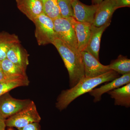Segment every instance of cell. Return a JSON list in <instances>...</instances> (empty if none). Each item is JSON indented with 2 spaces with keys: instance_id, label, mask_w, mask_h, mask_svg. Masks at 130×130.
<instances>
[{
  "instance_id": "6da1fadb",
  "label": "cell",
  "mask_w": 130,
  "mask_h": 130,
  "mask_svg": "<svg viewBox=\"0 0 130 130\" xmlns=\"http://www.w3.org/2000/svg\"><path fill=\"white\" fill-rule=\"evenodd\" d=\"M119 77V74L113 70L95 77H85L73 87L61 91L57 99L56 108L62 111L66 108L77 98L89 93L101 84L110 82Z\"/></svg>"
},
{
  "instance_id": "7a4b0ae2",
  "label": "cell",
  "mask_w": 130,
  "mask_h": 130,
  "mask_svg": "<svg viewBox=\"0 0 130 130\" xmlns=\"http://www.w3.org/2000/svg\"><path fill=\"white\" fill-rule=\"evenodd\" d=\"M52 44L57 49L63 59L69 74L70 86L72 88L85 77L81 53L76 52L57 38Z\"/></svg>"
},
{
  "instance_id": "3957f363",
  "label": "cell",
  "mask_w": 130,
  "mask_h": 130,
  "mask_svg": "<svg viewBox=\"0 0 130 130\" xmlns=\"http://www.w3.org/2000/svg\"><path fill=\"white\" fill-rule=\"evenodd\" d=\"M35 37L40 46L52 44L57 38L53 20L43 13L35 19Z\"/></svg>"
},
{
  "instance_id": "277c9868",
  "label": "cell",
  "mask_w": 130,
  "mask_h": 130,
  "mask_svg": "<svg viewBox=\"0 0 130 130\" xmlns=\"http://www.w3.org/2000/svg\"><path fill=\"white\" fill-rule=\"evenodd\" d=\"M41 119L36 105L32 101L27 107L6 120V126L20 128L29 124L40 123Z\"/></svg>"
},
{
  "instance_id": "5b68a950",
  "label": "cell",
  "mask_w": 130,
  "mask_h": 130,
  "mask_svg": "<svg viewBox=\"0 0 130 130\" xmlns=\"http://www.w3.org/2000/svg\"><path fill=\"white\" fill-rule=\"evenodd\" d=\"M54 30L57 38L77 53L78 48L76 34L69 19L60 17L54 20Z\"/></svg>"
},
{
  "instance_id": "8992f818",
  "label": "cell",
  "mask_w": 130,
  "mask_h": 130,
  "mask_svg": "<svg viewBox=\"0 0 130 130\" xmlns=\"http://www.w3.org/2000/svg\"><path fill=\"white\" fill-rule=\"evenodd\" d=\"M32 101L19 100L7 93L0 96V118L6 120L28 106Z\"/></svg>"
},
{
  "instance_id": "52a82bcc",
  "label": "cell",
  "mask_w": 130,
  "mask_h": 130,
  "mask_svg": "<svg viewBox=\"0 0 130 130\" xmlns=\"http://www.w3.org/2000/svg\"><path fill=\"white\" fill-rule=\"evenodd\" d=\"M80 53L83 63L85 77H95L105 74L111 70L108 65L102 64L88 51L85 50Z\"/></svg>"
},
{
  "instance_id": "ba28073f",
  "label": "cell",
  "mask_w": 130,
  "mask_h": 130,
  "mask_svg": "<svg viewBox=\"0 0 130 130\" xmlns=\"http://www.w3.org/2000/svg\"><path fill=\"white\" fill-rule=\"evenodd\" d=\"M116 10L114 0H104L96 11L92 25L99 27L111 24L113 14Z\"/></svg>"
},
{
  "instance_id": "9c48e42d",
  "label": "cell",
  "mask_w": 130,
  "mask_h": 130,
  "mask_svg": "<svg viewBox=\"0 0 130 130\" xmlns=\"http://www.w3.org/2000/svg\"><path fill=\"white\" fill-rule=\"evenodd\" d=\"M71 3L74 12L73 18L79 22L92 24L99 5L89 6L82 3L79 0H73Z\"/></svg>"
},
{
  "instance_id": "30bf717a",
  "label": "cell",
  "mask_w": 130,
  "mask_h": 130,
  "mask_svg": "<svg viewBox=\"0 0 130 130\" xmlns=\"http://www.w3.org/2000/svg\"><path fill=\"white\" fill-rule=\"evenodd\" d=\"M68 19L74 29L77 42L78 48L81 53L85 50L87 46L91 34L92 24L79 22L73 18Z\"/></svg>"
},
{
  "instance_id": "8fae6325",
  "label": "cell",
  "mask_w": 130,
  "mask_h": 130,
  "mask_svg": "<svg viewBox=\"0 0 130 130\" xmlns=\"http://www.w3.org/2000/svg\"><path fill=\"white\" fill-rule=\"evenodd\" d=\"M130 73L122 75L98 88L94 89L89 92L90 94L94 97V102L100 101L101 96L105 93H107L119 87L130 83Z\"/></svg>"
},
{
  "instance_id": "7c38bea8",
  "label": "cell",
  "mask_w": 130,
  "mask_h": 130,
  "mask_svg": "<svg viewBox=\"0 0 130 130\" xmlns=\"http://www.w3.org/2000/svg\"><path fill=\"white\" fill-rule=\"evenodd\" d=\"M17 7L29 19L34 22L43 13L41 0H16Z\"/></svg>"
},
{
  "instance_id": "4fadbf2b",
  "label": "cell",
  "mask_w": 130,
  "mask_h": 130,
  "mask_svg": "<svg viewBox=\"0 0 130 130\" xmlns=\"http://www.w3.org/2000/svg\"><path fill=\"white\" fill-rule=\"evenodd\" d=\"M29 56L28 52L20 42L14 44L7 54V59L25 71L29 64Z\"/></svg>"
},
{
  "instance_id": "5bb4252c",
  "label": "cell",
  "mask_w": 130,
  "mask_h": 130,
  "mask_svg": "<svg viewBox=\"0 0 130 130\" xmlns=\"http://www.w3.org/2000/svg\"><path fill=\"white\" fill-rule=\"evenodd\" d=\"M110 24H107L99 27H96L92 25L90 38L85 50L89 52L98 60H100V43L103 33Z\"/></svg>"
},
{
  "instance_id": "9a60e30c",
  "label": "cell",
  "mask_w": 130,
  "mask_h": 130,
  "mask_svg": "<svg viewBox=\"0 0 130 130\" xmlns=\"http://www.w3.org/2000/svg\"><path fill=\"white\" fill-rule=\"evenodd\" d=\"M108 94L114 100L115 105L130 107V83L109 91Z\"/></svg>"
},
{
  "instance_id": "2e32d148",
  "label": "cell",
  "mask_w": 130,
  "mask_h": 130,
  "mask_svg": "<svg viewBox=\"0 0 130 130\" xmlns=\"http://www.w3.org/2000/svg\"><path fill=\"white\" fill-rule=\"evenodd\" d=\"M20 42L18 37L6 31L0 32V61L7 58L8 51L12 46Z\"/></svg>"
},
{
  "instance_id": "e0dca14e",
  "label": "cell",
  "mask_w": 130,
  "mask_h": 130,
  "mask_svg": "<svg viewBox=\"0 0 130 130\" xmlns=\"http://www.w3.org/2000/svg\"><path fill=\"white\" fill-rule=\"evenodd\" d=\"M3 72L11 79H17L27 77L25 70L12 63L8 59L1 62Z\"/></svg>"
},
{
  "instance_id": "ac0fdd59",
  "label": "cell",
  "mask_w": 130,
  "mask_h": 130,
  "mask_svg": "<svg viewBox=\"0 0 130 130\" xmlns=\"http://www.w3.org/2000/svg\"><path fill=\"white\" fill-rule=\"evenodd\" d=\"M109 69L123 75L130 73V60L126 56L119 55L116 59L112 60L108 65Z\"/></svg>"
},
{
  "instance_id": "d6986e66",
  "label": "cell",
  "mask_w": 130,
  "mask_h": 130,
  "mask_svg": "<svg viewBox=\"0 0 130 130\" xmlns=\"http://www.w3.org/2000/svg\"><path fill=\"white\" fill-rule=\"evenodd\" d=\"M29 83L28 77L0 82V96L18 87L28 86Z\"/></svg>"
},
{
  "instance_id": "ffe728a7",
  "label": "cell",
  "mask_w": 130,
  "mask_h": 130,
  "mask_svg": "<svg viewBox=\"0 0 130 130\" xmlns=\"http://www.w3.org/2000/svg\"><path fill=\"white\" fill-rule=\"evenodd\" d=\"M43 13L53 20L61 17L58 0H41Z\"/></svg>"
},
{
  "instance_id": "44dd1931",
  "label": "cell",
  "mask_w": 130,
  "mask_h": 130,
  "mask_svg": "<svg viewBox=\"0 0 130 130\" xmlns=\"http://www.w3.org/2000/svg\"><path fill=\"white\" fill-rule=\"evenodd\" d=\"M61 17L65 19L74 17V12L70 0H58Z\"/></svg>"
},
{
  "instance_id": "7402d4cb",
  "label": "cell",
  "mask_w": 130,
  "mask_h": 130,
  "mask_svg": "<svg viewBox=\"0 0 130 130\" xmlns=\"http://www.w3.org/2000/svg\"><path fill=\"white\" fill-rule=\"evenodd\" d=\"M18 129L19 130H41V126L39 123L36 122L31 123L24 127Z\"/></svg>"
},
{
  "instance_id": "603a6c76",
  "label": "cell",
  "mask_w": 130,
  "mask_h": 130,
  "mask_svg": "<svg viewBox=\"0 0 130 130\" xmlns=\"http://www.w3.org/2000/svg\"><path fill=\"white\" fill-rule=\"evenodd\" d=\"M116 9L120 8L130 7V0H114Z\"/></svg>"
},
{
  "instance_id": "cb8c5ba5",
  "label": "cell",
  "mask_w": 130,
  "mask_h": 130,
  "mask_svg": "<svg viewBox=\"0 0 130 130\" xmlns=\"http://www.w3.org/2000/svg\"><path fill=\"white\" fill-rule=\"evenodd\" d=\"M13 79H9L5 75L4 72H3L2 67L1 63V61H0V82H4V81H8V80H13Z\"/></svg>"
},
{
  "instance_id": "d4e9b609",
  "label": "cell",
  "mask_w": 130,
  "mask_h": 130,
  "mask_svg": "<svg viewBox=\"0 0 130 130\" xmlns=\"http://www.w3.org/2000/svg\"><path fill=\"white\" fill-rule=\"evenodd\" d=\"M6 120L0 118V130H6Z\"/></svg>"
},
{
  "instance_id": "484cf974",
  "label": "cell",
  "mask_w": 130,
  "mask_h": 130,
  "mask_svg": "<svg viewBox=\"0 0 130 130\" xmlns=\"http://www.w3.org/2000/svg\"><path fill=\"white\" fill-rule=\"evenodd\" d=\"M104 0H92V5H99Z\"/></svg>"
},
{
  "instance_id": "4316f807",
  "label": "cell",
  "mask_w": 130,
  "mask_h": 130,
  "mask_svg": "<svg viewBox=\"0 0 130 130\" xmlns=\"http://www.w3.org/2000/svg\"><path fill=\"white\" fill-rule=\"evenodd\" d=\"M7 130H14L12 128H11V127H9V128Z\"/></svg>"
},
{
  "instance_id": "83f0119b",
  "label": "cell",
  "mask_w": 130,
  "mask_h": 130,
  "mask_svg": "<svg viewBox=\"0 0 130 130\" xmlns=\"http://www.w3.org/2000/svg\"><path fill=\"white\" fill-rule=\"evenodd\" d=\"M70 1H73V0H70Z\"/></svg>"
}]
</instances>
